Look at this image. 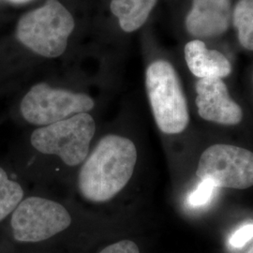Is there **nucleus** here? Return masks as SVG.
<instances>
[{
	"label": "nucleus",
	"mask_w": 253,
	"mask_h": 253,
	"mask_svg": "<svg viewBox=\"0 0 253 253\" xmlns=\"http://www.w3.org/2000/svg\"><path fill=\"white\" fill-rule=\"evenodd\" d=\"M139 163L132 136L118 126L100 128L75 174L70 198L103 213H118V202L129 188Z\"/></svg>",
	"instance_id": "obj_1"
},
{
	"label": "nucleus",
	"mask_w": 253,
	"mask_h": 253,
	"mask_svg": "<svg viewBox=\"0 0 253 253\" xmlns=\"http://www.w3.org/2000/svg\"><path fill=\"white\" fill-rule=\"evenodd\" d=\"M101 127L84 113L47 126L32 127L25 143L27 179L45 190L53 186L69 191Z\"/></svg>",
	"instance_id": "obj_2"
},
{
	"label": "nucleus",
	"mask_w": 253,
	"mask_h": 253,
	"mask_svg": "<svg viewBox=\"0 0 253 253\" xmlns=\"http://www.w3.org/2000/svg\"><path fill=\"white\" fill-rule=\"evenodd\" d=\"M122 212V211H121ZM118 213H103L85 208L70 198L45 190L27 194L9 217L12 238L23 244H39L81 229L118 226Z\"/></svg>",
	"instance_id": "obj_3"
},
{
	"label": "nucleus",
	"mask_w": 253,
	"mask_h": 253,
	"mask_svg": "<svg viewBox=\"0 0 253 253\" xmlns=\"http://www.w3.org/2000/svg\"><path fill=\"white\" fill-rule=\"evenodd\" d=\"M145 91L155 123L167 136L178 135L190 121V110L179 73L165 58L154 59L147 65Z\"/></svg>",
	"instance_id": "obj_4"
},
{
	"label": "nucleus",
	"mask_w": 253,
	"mask_h": 253,
	"mask_svg": "<svg viewBox=\"0 0 253 253\" xmlns=\"http://www.w3.org/2000/svg\"><path fill=\"white\" fill-rule=\"evenodd\" d=\"M74 27L73 15L64 5L58 0H46L19 19L16 36L35 54L56 58L65 53Z\"/></svg>",
	"instance_id": "obj_5"
},
{
	"label": "nucleus",
	"mask_w": 253,
	"mask_h": 253,
	"mask_svg": "<svg viewBox=\"0 0 253 253\" xmlns=\"http://www.w3.org/2000/svg\"><path fill=\"white\" fill-rule=\"evenodd\" d=\"M95 108L96 100L90 94L46 82L32 85L19 104L23 120L32 127L51 125L80 114H93Z\"/></svg>",
	"instance_id": "obj_6"
},
{
	"label": "nucleus",
	"mask_w": 253,
	"mask_h": 253,
	"mask_svg": "<svg viewBox=\"0 0 253 253\" xmlns=\"http://www.w3.org/2000/svg\"><path fill=\"white\" fill-rule=\"evenodd\" d=\"M196 174L217 188L249 189L253 186V153L235 145H211L202 154Z\"/></svg>",
	"instance_id": "obj_7"
},
{
	"label": "nucleus",
	"mask_w": 253,
	"mask_h": 253,
	"mask_svg": "<svg viewBox=\"0 0 253 253\" xmlns=\"http://www.w3.org/2000/svg\"><path fill=\"white\" fill-rule=\"evenodd\" d=\"M234 0H187L182 29L187 40L226 47L232 37Z\"/></svg>",
	"instance_id": "obj_8"
},
{
	"label": "nucleus",
	"mask_w": 253,
	"mask_h": 253,
	"mask_svg": "<svg viewBox=\"0 0 253 253\" xmlns=\"http://www.w3.org/2000/svg\"><path fill=\"white\" fill-rule=\"evenodd\" d=\"M195 106L204 120L236 126L244 118L243 109L231 96L223 79H198L194 84Z\"/></svg>",
	"instance_id": "obj_9"
},
{
	"label": "nucleus",
	"mask_w": 253,
	"mask_h": 253,
	"mask_svg": "<svg viewBox=\"0 0 253 253\" xmlns=\"http://www.w3.org/2000/svg\"><path fill=\"white\" fill-rule=\"evenodd\" d=\"M230 48L201 40H187L183 46L184 61L198 79H226L234 71Z\"/></svg>",
	"instance_id": "obj_10"
},
{
	"label": "nucleus",
	"mask_w": 253,
	"mask_h": 253,
	"mask_svg": "<svg viewBox=\"0 0 253 253\" xmlns=\"http://www.w3.org/2000/svg\"><path fill=\"white\" fill-rule=\"evenodd\" d=\"M158 3L159 0H111L110 9L120 28L133 33L145 26Z\"/></svg>",
	"instance_id": "obj_11"
},
{
	"label": "nucleus",
	"mask_w": 253,
	"mask_h": 253,
	"mask_svg": "<svg viewBox=\"0 0 253 253\" xmlns=\"http://www.w3.org/2000/svg\"><path fill=\"white\" fill-rule=\"evenodd\" d=\"M232 38L237 49L253 54V0H234Z\"/></svg>",
	"instance_id": "obj_12"
},
{
	"label": "nucleus",
	"mask_w": 253,
	"mask_h": 253,
	"mask_svg": "<svg viewBox=\"0 0 253 253\" xmlns=\"http://www.w3.org/2000/svg\"><path fill=\"white\" fill-rule=\"evenodd\" d=\"M27 195L23 184L0 166V223L10 217Z\"/></svg>",
	"instance_id": "obj_13"
},
{
	"label": "nucleus",
	"mask_w": 253,
	"mask_h": 253,
	"mask_svg": "<svg viewBox=\"0 0 253 253\" xmlns=\"http://www.w3.org/2000/svg\"><path fill=\"white\" fill-rule=\"evenodd\" d=\"M217 186L210 180H201L197 187L191 190L186 198V205L191 208L207 206L214 197Z\"/></svg>",
	"instance_id": "obj_14"
},
{
	"label": "nucleus",
	"mask_w": 253,
	"mask_h": 253,
	"mask_svg": "<svg viewBox=\"0 0 253 253\" xmlns=\"http://www.w3.org/2000/svg\"><path fill=\"white\" fill-rule=\"evenodd\" d=\"M98 253H141V252L135 241L123 238L104 246Z\"/></svg>",
	"instance_id": "obj_15"
},
{
	"label": "nucleus",
	"mask_w": 253,
	"mask_h": 253,
	"mask_svg": "<svg viewBox=\"0 0 253 253\" xmlns=\"http://www.w3.org/2000/svg\"><path fill=\"white\" fill-rule=\"evenodd\" d=\"M253 238V223L244 224L239 227L229 239L231 247L235 249H241L248 244Z\"/></svg>",
	"instance_id": "obj_16"
},
{
	"label": "nucleus",
	"mask_w": 253,
	"mask_h": 253,
	"mask_svg": "<svg viewBox=\"0 0 253 253\" xmlns=\"http://www.w3.org/2000/svg\"><path fill=\"white\" fill-rule=\"evenodd\" d=\"M9 1L12 3H15V4H24V3H27L31 0H9Z\"/></svg>",
	"instance_id": "obj_17"
},
{
	"label": "nucleus",
	"mask_w": 253,
	"mask_h": 253,
	"mask_svg": "<svg viewBox=\"0 0 253 253\" xmlns=\"http://www.w3.org/2000/svg\"><path fill=\"white\" fill-rule=\"evenodd\" d=\"M247 253H253V245L252 246V248L247 252Z\"/></svg>",
	"instance_id": "obj_18"
},
{
	"label": "nucleus",
	"mask_w": 253,
	"mask_h": 253,
	"mask_svg": "<svg viewBox=\"0 0 253 253\" xmlns=\"http://www.w3.org/2000/svg\"><path fill=\"white\" fill-rule=\"evenodd\" d=\"M252 81H253V73H252Z\"/></svg>",
	"instance_id": "obj_19"
}]
</instances>
